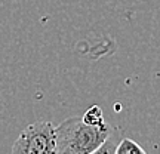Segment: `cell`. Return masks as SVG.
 Instances as JSON below:
<instances>
[{
	"label": "cell",
	"instance_id": "obj_1",
	"mask_svg": "<svg viewBox=\"0 0 160 154\" xmlns=\"http://www.w3.org/2000/svg\"><path fill=\"white\" fill-rule=\"evenodd\" d=\"M113 127L89 125L83 117H70L55 127V153L57 154H92L97 153L111 135Z\"/></svg>",
	"mask_w": 160,
	"mask_h": 154
},
{
	"label": "cell",
	"instance_id": "obj_2",
	"mask_svg": "<svg viewBox=\"0 0 160 154\" xmlns=\"http://www.w3.org/2000/svg\"><path fill=\"white\" fill-rule=\"evenodd\" d=\"M13 154H53L55 126L51 122L39 120L27 126L12 147Z\"/></svg>",
	"mask_w": 160,
	"mask_h": 154
},
{
	"label": "cell",
	"instance_id": "obj_3",
	"mask_svg": "<svg viewBox=\"0 0 160 154\" xmlns=\"http://www.w3.org/2000/svg\"><path fill=\"white\" fill-rule=\"evenodd\" d=\"M145 154V150L139 145L138 142H135L133 139H129V138H125L122 139L117 147L114 150V154Z\"/></svg>",
	"mask_w": 160,
	"mask_h": 154
},
{
	"label": "cell",
	"instance_id": "obj_4",
	"mask_svg": "<svg viewBox=\"0 0 160 154\" xmlns=\"http://www.w3.org/2000/svg\"><path fill=\"white\" fill-rule=\"evenodd\" d=\"M83 120L89 125H102L104 123V114L102 110L99 108L98 105H93L89 110H86V113L83 116Z\"/></svg>",
	"mask_w": 160,
	"mask_h": 154
}]
</instances>
